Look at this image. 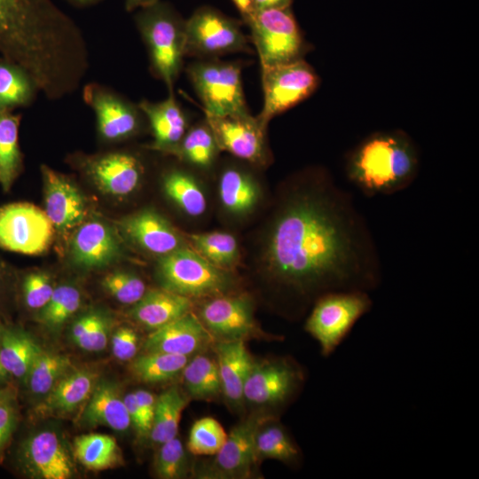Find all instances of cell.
Segmentation results:
<instances>
[{
  "label": "cell",
  "mask_w": 479,
  "mask_h": 479,
  "mask_svg": "<svg viewBox=\"0 0 479 479\" xmlns=\"http://www.w3.org/2000/svg\"><path fill=\"white\" fill-rule=\"evenodd\" d=\"M232 2L240 13L243 20L255 11L254 0H232Z\"/></svg>",
  "instance_id": "obj_53"
},
{
  "label": "cell",
  "mask_w": 479,
  "mask_h": 479,
  "mask_svg": "<svg viewBox=\"0 0 479 479\" xmlns=\"http://www.w3.org/2000/svg\"><path fill=\"white\" fill-rule=\"evenodd\" d=\"M19 418L18 395L0 404V459L13 439Z\"/></svg>",
  "instance_id": "obj_46"
},
{
  "label": "cell",
  "mask_w": 479,
  "mask_h": 479,
  "mask_svg": "<svg viewBox=\"0 0 479 479\" xmlns=\"http://www.w3.org/2000/svg\"><path fill=\"white\" fill-rule=\"evenodd\" d=\"M12 382L8 373L0 364V387L4 386ZM17 386V385H16Z\"/></svg>",
  "instance_id": "obj_57"
},
{
  "label": "cell",
  "mask_w": 479,
  "mask_h": 479,
  "mask_svg": "<svg viewBox=\"0 0 479 479\" xmlns=\"http://www.w3.org/2000/svg\"><path fill=\"white\" fill-rule=\"evenodd\" d=\"M243 21L250 29L261 67L302 59L306 43L290 6L256 10Z\"/></svg>",
  "instance_id": "obj_7"
},
{
  "label": "cell",
  "mask_w": 479,
  "mask_h": 479,
  "mask_svg": "<svg viewBox=\"0 0 479 479\" xmlns=\"http://www.w3.org/2000/svg\"><path fill=\"white\" fill-rule=\"evenodd\" d=\"M120 226L134 244L151 254L162 256L183 247L182 240L172 224L152 209L124 218Z\"/></svg>",
  "instance_id": "obj_22"
},
{
  "label": "cell",
  "mask_w": 479,
  "mask_h": 479,
  "mask_svg": "<svg viewBox=\"0 0 479 479\" xmlns=\"http://www.w3.org/2000/svg\"><path fill=\"white\" fill-rule=\"evenodd\" d=\"M139 408L143 414L145 425L151 431L154 416L156 397L145 389H137L134 391Z\"/></svg>",
  "instance_id": "obj_51"
},
{
  "label": "cell",
  "mask_w": 479,
  "mask_h": 479,
  "mask_svg": "<svg viewBox=\"0 0 479 479\" xmlns=\"http://www.w3.org/2000/svg\"><path fill=\"white\" fill-rule=\"evenodd\" d=\"M3 292V274L0 271V299Z\"/></svg>",
  "instance_id": "obj_58"
},
{
  "label": "cell",
  "mask_w": 479,
  "mask_h": 479,
  "mask_svg": "<svg viewBox=\"0 0 479 479\" xmlns=\"http://www.w3.org/2000/svg\"><path fill=\"white\" fill-rule=\"evenodd\" d=\"M73 461L63 438L53 429L27 435L14 452L16 469L34 479H70L75 475Z\"/></svg>",
  "instance_id": "obj_11"
},
{
  "label": "cell",
  "mask_w": 479,
  "mask_h": 479,
  "mask_svg": "<svg viewBox=\"0 0 479 479\" xmlns=\"http://www.w3.org/2000/svg\"><path fill=\"white\" fill-rule=\"evenodd\" d=\"M36 90L21 67L12 62L0 63V111L30 103Z\"/></svg>",
  "instance_id": "obj_40"
},
{
  "label": "cell",
  "mask_w": 479,
  "mask_h": 479,
  "mask_svg": "<svg viewBox=\"0 0 479 479\" xmlns=\"http://www.w3.org/2000/svg\"><path fill=\"white\" fill-rule=\"evenodd\" d=\"M146 45L153 75L173 91L185 55V20L168 3L159 1L135 15Z\"/></svg>",
  "instance_id": "obj_4"
},
{
  "label": "cell",
  "mask_w": 479,
  "mask_h": 479,
  "mask_svg": "<svg viewBox=\"0 0 479 479\" xmlns=\"http://www.w3.org/2000/svg\"><path fill=\"white\" fill-rule=\"evenodd\" d=\"M101 314L98 311H90L77 318L70 329L69 336L71 341L75 344L81 338L86 335L98 320Z\"/></svg>",
  "instance_id": "obj_50"
},
{
  "label": "cell",
  "mask_w": 479,
  "mask_h": 479,
  "mask_svg": "<svg viewBox=\"0 0 479 479\" xmlns=\"http://www.w3.org/2000/svg\"><path fill=\"white\" fill-rule=\"evenodd\" d=\"M304 381L302 369L291 358L253 363L244 386V400L263 406L279 407L295 396Z\"/></svg>",
  "instance_id": "obj_13"
},
{
  "label": "cell",
  "mask_w": 479,
  "mask_h": 479,
  "mask_svg": "<svg viewBox=\"0 0 479 479\" xmlns=\"http://www.w3.org/2000/svg\"><path fill=\"white\" fill-rule=\"evenodd\" d=\"M205 115L219 149L251 163H263L266 161V129L256 117L250 114Z\"/></svg>",
  "instance_id": "obj_17"
},
{
  "label": "cell",
  "mask_w": 479,
  "mask_h": 479,
  "mask_svg": "<svg viewBox=\"0 0 479 479\" xmlns=\"http://www.w3.org/2000/svg\"><path fill=\"white\" fill-rule=\"evenodd\" d=\"M372 307L373 300L368 292H329L314 302L304 329L318 342L321 354L329 357Z\"/></svg>",
  "instance_id": "obj_6"
},
{
  "label": "cell",
  "mask_w": 479,
  "mask_h": 479,
  "mask_svg": "<svg viewBox=\"0 0 479 479\" xmlns=\"http://www.w3.org/2000/svg\"><path fill=\"white\" fill-rule=\"evenodd\" d=\"M226 437L227 433L218 420L203 417L192 424L186 450L192 455L212 456L221 449Z\"/></svg>",
  "instance_id": "obj_42"
},
{
  "label": "cell",
  "mask_w": 479,
  "mask_h": 479,
  "mask_svg": "<svg viewBox=\"0 0 479 479\" xmlns=\"http://www.w3.org/2000/svg\"><path fill=\"white\" fill-rule=\"evenodd\" d=\"M121 388L116 382L98 381L80 416V421L87 427L105 426L123 432L130 427V421Z\"/></svg>",
  "instance_id": "obj_23"
},
{
  "label": "cell",
  "mask_w": 479,
  "mask_h": 479,
  "mask_svg": "<svg viewBox=\"0 0 479 479\" xmlns=\"http://www.w3.org/2000/svg\"><path fill=\"white\" fill-rule=\"evenodd\" d=\"M54 227L45 211L26 202L0 208V247L24 255H39L51 244Z\"/></svg>",
  "instance_id": "obj_12"
},
{
  "label": "cell",
  "mask_w": 479,
  "mask_h": 479,
  "mask_svg": "<svg viewBox=\"0 0 479 479\" xmlns=\"http://www.w3.org/2000/svg\"><path fill=\"white\" fill-rule=\"evenodd\" d=\"M137 106L150 124L154 137L152 148L165 152L177 145L187 131V118L173 91L162 101L144 99Z\"/></svg>",
  "instance_id": "obj_25"
},
{
  "label": "cell",
  "mask_w": 479,
  "mask_h": 479,
  "mask_svg": "<svg viewBox=\"0 0 479 479\" xmlns=\"http://www.w3.org/2000/svg\"><path fill=\"white\" fill-rule=\"evenodd\" d=\"M86 169L98 188L114 196H126L134 192L143 173L139 160L124 152L90 159Z\"/></svg>",
  "instance_id": "obj_21"
},
{
  "label": "cell",
  "mask_w": 479,
  "mask_h": 479,
  "mask_svg": "<svg viewBox=\"0 0 479 479\" xmlns=\"http://www.w3.org/2000/svg\"><path fill=\"white\" fill-rule=\"evenodd\" d=\"M192 300L164 288L151 289L130 310V318L153 331L191 311Z\"/></svg>",
  "instance_id": "obj_27"
},
{
  "label": "cell",
  "mask_w": 479,
  "mask_h": 479,
  "mask_svg": "<svg viewBox=\"0 0 479 479\" xmlns=\"http://www.w3.org/2000/svg\"><path fill=\"white\" fill-rule=\"evenodd\" d=\"M263 106L256 117L267 129L276 115L292 108L309 98L318 88L319 78L306 61L262 67Z\"/></svg>",
  "instance_id": "obj_9"
},
{
  "label": "cell",
  "mask_w": 479,
  "mask_h": 479,
  "mask_svg": "<svg viewBox=\"0 0 479 479\" xmlns=\"http://www.w3.org/2000/svg\"><path fill=\"white\" fill-rule=\"evenodd\" d=\"M420 163L419 150L406 132L377 131L349 151L344 172L356 189L373 198L407 189L418 177Z\"/></svg>",
  "instance_id": "obj_3"
},
{
  "label": "cell",
  "mask_w": 479,
  "mask_h": 479,
  "mask_svg": "<svg viewBox=\"0 0 479 479\" xmlns=\"http://www.w3.org/2000/svg\"><path fill=\"white\" fill-rule=\"evenodd\" d=\"M257 461L271 459L288 465L300 461V449L286 428L271 420L258 431L255 440Z\"/></svg>",
  "instance_id": "obj_35"
},
{
  "label": "cell",
  "mask_w": 479,
  "mask_h": 479,
  "mask_svg": "<svg viewBox=\"0 0 479 479\" xmlns=\"http://www.w3.org/2000/svg\"><path fill=\"white\" fill-rule=\"evenodd\" d=\"M75 458L87 469L106 470L123 465L121 448L114 437L103 434H86L74 440Z\"/></svg>",
  "instance_id": "obj_30"
},
{
  "label": "cell",
  "mask_w": 479,
  "mask_h": 479,
  "mask_svg": "<svg viewBox=\"0 0 479 479\" xmlns=\"http://www.w3.org/2000/svg\"><path fill=\"white\" fill-rule=\"evenodd\" d=\"M163 189L168 197L188 216H199L205 213L206 196L190 174L181 170L169 172L163 178Z\"/></svg>",
  "instance_id": "obj_37"
},
{
  "label": "cell",
  "mask_w": 479,
  "mask_h": 479,
  "mask_svg": "<svg viewBox=\"0 0 479 479\" xmlns=\"http://www.w3.org/2000/svg\"><path fill=\"white\" fill-rule=\"evenodd\" d=\"M268 278L299 301L333 291L371 293L382 280L380 252L353 195L322 168L282 188L263 247Z\"/></svg>",
  "instance_id": "obj_1"
},
{
  "label": "cell",
  "mask_w": 479,
  "mask_h": 479,
  "mask_svg": "<svg viewBox=\"0 0 479 479\" xmlns=\"http://www.w3.org/2000/svg\"><path fill=\"white\" fill-rule=\"evenodd\" d=\"M67 1L75 6L86 7V6L96 4L101 0H67Z\"/></svg>",
  "instance_id": "obj_56"
},
{
  "label": "cell",
  "mask_w": 479,
  "mask_h": 479,
  "mask_svg": "<svg viewBox=\"0 0 479 479\" xmlns=\"http://www.w3.org/2000/svg\"><path fill=\"white\" fill-rule=\"evenodd\" d=\"M188 398L177 386H172L156 397L151 441L160 445L177 436L183 411Z\"/></svg>",
  "instance_id": "obj_31"
},
{
  "label": "cell",
  "mask_w": 479,
  "mask_h": 479,
  "mask_svg": "<svg viewBox=\"0 0 479 479\" xmlns=\"http://www.w3.org/2000/svg\"><path fill=\"white\" fill-rule=\"evenodd\" d=\"M219 198L224 208L230 213L247 215L258 202L259 187L247 172L237 168H228L220 177Z\"/></svg>",
  "instance_id": "obj_29"
},
{
  "label": "cell",
  "mask_w": 479,
  "mask_h": 479,
  "mask_svg": "<svg viewBox=\"0 0 479 479\" xmlns=\"http://www.w3.org/2000/svg\"><path fill=\"white\" fill-rule=\"evenodd\" d=\"M199 318L217 342L266 336L255 322L253 303L247 295L211 297L201 305Z\"/></svg>",
  "instance_id": "obj_15"
},
{
  "label": "cell",
  "mask_w": 479,
  "mask_h": 479,
  "mask_svg": "<svg viewBox=\"0 0 479 479\" xmlns=\"http://www.w3.org/2000/svg\"><path fill=\"white\" fill-rule=\"evenodd\" d=\"M101 285L116 301L129 305L137 303L147 291L139 277L123 271L108 273L102 279Z\"/></svg>",
  "instance_id": "obj_44"
},
{
  "label": "cell",
  "mask_w": 479,
  "mask_h": 479,
  "mask_svg": "<svg viewBox=\"0 0 479 479\" xmlns=\"http://www.w3.org/2000/svg\"><path fill=\"white\" fill-rule=\"evenodd\" d=\"M121 254L117 235L109 225L98 220L82 223L71 240L72 261L82 269L107 266L115 262Z\"/></svg>",
  "instance_id": "obj_19"
},
{
  "label": "cell",
  "mask_w": 479,
  "mask_h": 479,
  "mask_svg": "<svg viewBox=\"0 0 479 479\" xmlns=\"http://www.w3.org/2000/svg\"><path fill=\"white\" fill-rule=\"evenodd\" d=\"M215 350L222 393L232 405L239 406L244 401V386L254 361L245 341L217 342Z\"/></svg>",
  "instance_id": "obj_26"
},
{
  "label": "cell",
  "mask_w": 479,
  "mask_h": 479,
  "mask_svg": "<svg viewBox=\"0 0 479 479\" xmlns=\"http://www.w3.org/2000/svg\"><path fill=\"white\" fill-rule=\"evenodd\" d=\"M191 83L204 106L214 116L249 114L244 98L241 68L238 63L216 59L187 67Z\"/></svg>",
  "instance_id": "obj_8"
},
{
  "label": "cell",
  "mask_w": 479,
  "mask_h": 479,
  "mask_svg": "<svg viewBox=\"0 0 479 479\" xmlns=\"http://www.w3.org/2000/svg\"><path fill=\"white\" fill-rule=\"evenodd\" d=\"M111 326L110 318L102 313L90 331L81 338L75 345L83 350L91 352L105 349L108 343Z\"/></svg>",
  "instance_id": "obj_48"
},
{
  "label": "cell",
  "mask_w": 479,
  "mask_h": 479,
  "mask_svg": "<svg viewBox=\"0 0 479 479\" xmlns=\"http://www.w3.org/2000/svg\"><path fill=\"white\" fill-rule=\"evenodd\" d=\"M185 55L212 58L249 51L239 21L209 6L197 9L185 20Z\"/></svg>",
  "instance_id": "obj_10"
},
{
  "label": "cell",
  "mask_w": 479,
  "mask_h": 479,
  "mask_svg": "<svg viewBox=\"0 0 479 479\" xmlns=\"http://www.w3.org/2000/svg\"><path fill=\"white\" fill-rule=\"evenodd\" d=\"M138 342L137 333L132 327L120 326L111 337L113 355L121 361H131L137 356Z\"/></svg>",
  "instance_id": "obj_47"
},
{
  "label": "cell",
  "mask_w": 479,
  "mask_h": 479,
  "mask_svg": "<svg viewBox=\"0 0 479 479\" xmlns=\"http://www.w3.org/2000/svg\"><path fill=\"white\" fill-rule=\"evenodd\" d=\"M219 149L207 121L187 130L179 143L164 153L200 168L212 164Z\"/></svg>",
  "instance_id": "obj_36"
},
{
  "label": "cell",
  "mask_w": 479,
  "mask_h": 479,
  "mask_svg": "<svg viewBox=\"0 0 479 479\" xmlns=\"http://www.w3.org/2000/svg\"><path fill=\"white\" fill-rule=\"evenodd\" d=\"M0 52L39 89L69 77L88 45L75 21L52 0H0Z\"/></svg>",
  "instance_id": "obj_2"
},
{
  "label": "cell",
  "mask_w": 479,
  "mask_h": 479,
  "mask_svg": "<svg viewBox=\"0 0 479 479\" xmlns=\"http://www.w3.org/2000/svg\"><path fill=\"white\" fill-rule=\"evenodd\" d=\"M154 457L153 469L161 479H181L188 475L187 450L177 436L161 444Z\"/></svg>",
  "instance_id": "obj_43"
},
{
  "label": "cell",
  "mask_w": 479,
  "mask_h": 479,
  "mask_svg": "<svg viewBox=\"0 0 479 479\" xmlns=\"http://www.w3.org/2000/svg\"><path fill=\"white\" fill-rule=\"evenodd\" d=\"M157 275L162 288L191 300L226 294L234 284L227 270L184 246L160 256Z\"/></svg>",
  "instance_id": "obj_5"
},
{
  "label": "cell",
  "mask_w": 479,
  "mask_h": 479,
  "mask_svg": "<svg viewBox=\"0 0 479 479\" xmlns=\"http://www.w3.org/2000/svg\"><path fill=\"white\" fill-rule=\"evenodd\" d=\"M293 0H254L255 11L282 8L291 5Z\"/></svg>",
  "instance_id": "obj_52"
},
{
  "label": "cell",
  "mask_w": 479,
  "mask_h": 479,
  "mask_svg": "<svg viewBox=\"0 0 479 479\" xmlns=\"http://www.w3.org/2000/svg\"><path fill=\"white\" fill-rule=\"evenodd\" d=\"M82 294L71 285L55 287L47 304L39 310L35 319L51 330L61 327L80 308Z\"/></svg>",
  "instance_id": "obj_41"
},
{
  "label": "cell",
  "mask_w": 479,
  "mask_h": 479,
  "mask_svg": "<svg viewBox=\"0 0 479 479\" xmlns=\"http://www.w3.org/2000/svg\"><path fill=\"white\" fill-rule=\"evenodd\" d=\"M124 403L130 418V426L133 427L137 436L140 438L149 436L150 431L145 425L134 392L128 393L124 396Z\"/></svg>",
  "instance_id": "obj_49"
},
{
  "label": "cell",
  "mask_w": 479,
  "mask_h": 479,
  "mask_svg": "<svg viewBox=\"0 0 479 479\" xmlns=\"http://www.w3.org/2000/svg\"><path fill=\"white\" fill-rule=\"evenodd\" d=\"M72 368V361L67 356L42 349L34 359L23 385L33 396L44 397Z\"/></svg>",
  "instance_id": "obj_33"
},
{
  "label": "cell",
  "mask_w": 479,
  "mask_h": 479,
  "mask_svg": "<svg viewBox=\"0 0 479 479\" xmlns=\"http://www.w3.org/2000/svg\"><path fill=\"white\" fill-rule=\"evenodd\" d=\"M45 213L53 227L65 232L80 224L86 216V203L77 187L66 177L42 167Z\"/></svg>",
  "instance_id": "obj_20"
},
{
  "label": "cell",
  "mask_w": 479,
  "mask_h": 479,
  "mask_svg": "<svg viewBox=\"0 0 479 479\" xmlns=\"http://www.w3.org/2000/svg\"><path fill=\"white\" fill-rule=\"evenodd\" d=\"M18 116L0 111V183L8 190L20 166Z\"/></svg>",
  "instance_id": "obj_39"
},
{
  "label": "cell",
  "mask_w": 479,
  "mask_h": 479,
  "mask_svg": "<svg viewBox=\"0 0 479 479\" xmlns=\"http://www.w3.org/2000/svg\"><path fill=\"white\" fill-rule=\"evenodd\" d=\"M214 339L200 318L192 311L176 318L148 334L144 352H162L191 357Z\"/></svg>",
  "instance_id": "obj_18"
},
{
  "label": "cell",
  "mask_w": 479,
  "mask_h": 479,
  "mask_svg": "<svg viewBox=\"0 0 479 479\" xmlns=\"http://www.w3.org/2000/svg\"><path fill=\"white\" fill-rule=\"evenodd\" d=\"M160 0H124V7L127 12L139 10L154 4Z\"/></svg>",
  "instance_id": "obj_54"
},
{
  "label": "cell",
  "mask_w": 479,
  "mask_h": 479,
  "mask_svg": "<svg viewBox=\"0 0 479 479\" xmlns=\"http://www.w3.org/2000/svg\"><path fill=\"white\" fill-rule=\"evenodd\" d=\"M190 357L162 352H144L130 365L132 375L139 381L156 384L170 381L182 373Z\"/></svg>",
  "instance_id": "obj_34"
},
{
  "label": "cell",
  "mask_w": 479,
  "mask_h": 479,
  "mask_svg": "<svg viewBox=\"0 0 479 479\" xmlns=\"http://www.w3.org/2000/svg\"><path fill=\"white\" fill-rule=\"evenodd\" d=\"M182 374L188 395L194 399L210 401L222 393L217 362L204 354L189 358Z\"/></svg>",
  "instance_id": "obj_32"
},
{
  "label": "cell",
  "mask_w": 479,
  "mask_h": 479,
  "mask_svg": "<svg viewBox=\"0 0 479 479\" xmlns=\"http://www.w3.org/2000/svg\"><path fill=\"white\" fill-rule=\"evenodd\" d=\"M194 250L212 264L231 269L238 262L239 246L233 235L224 232L189 235Z\"/></svg>",
  "instance_id": "obj_38"
},
{
  "label": "cell",
  "mask_w": 479,
  "mask_h": 479,
  "mask_svg": "<svg viewBox=\"0 0 479 479\" xmlns=\"http://www.w3.org/2000/svg\"><path fill=\"white\" fill-rule=\"evenodd\" d=\"M41 349L25 330L0 319V363L11 381L23 384Z\"/></svg>",
  "instance_id": "obj_28"
},
{
  "label": "cell",
  "mask_w": 479,
  "mask_h": 479,
  "mask_svg": "<svg viewBox=\"0 0 479 479\" xmlns=\"http://www.w3.org/2000/svg\"><path fill=\"white\" fill-rule=\"evenodd\" d=\"M82 97L93 110L99 136L107 141H119L137 132L143 114L137 106L98 83L83 87Z\"/></svg>",
  "instance_id": "obj_16"
},
{
  "label": "cell",
  "mask_w": 479,
  "mask_h": 479,
  "mask_svg": "<svg viewBox=\"0 0 479 479\" xmlns=\"http://www.w3.org/2000/svg\"><path fill=\"white\" fill-rule=\"evenodd\" d=\"M54 289L48 274L41 271L30 272L23 279L21 285L23 302L28 309L40 310L47 304Z\"/></svg>",
  "instance_id": "obj_45"
},
{
  "label": "cell",
  "mask_w": 479,
  "mask_h": 479,
  "mask_svg": "<svg viewBox=\"0 0 479 479\" xmlns=\"http://www.w3.org/2000/svg\"><path fill=\"white\" fill-rule=\"evenodd\" d=\"M17 395H19L18 387L12 382L0 387V404Z\"/></svg>",
  "instance_id": "obj_55"
},
{
  "label": "cell",
  "mask_w": 479,
  "mask_h": 479,
  "mask_svg": "<svg viewBox=\"0 0 479 479\" xmlns=\"http://www.w3.org/2000/svg\"><path fill=\"white\" fill-rule=\"evenodd\" d=\"M275 415L268 412L250 414L227 433L224 445L215 454V459L204 475L211 478H247L258 462L255 455V440L259 429L274 420Z\"/></svg>",
  "instance_id": "obj_14"
},
{
  "label": "cell",
  "mask_w": 479,
  "mask_h": 479,
  "mask_svg": "<svg viewBox=\"0 0 479 479\" xmlns=\"http://www.w3.org/2000/svg\"><path fill=\"white\" fill-rule=\"evenodd\" d=\"M97 381L98 373L93 370L72 368L44 396L35 412L43 415L71 413L88 400Z\"/></svg>",
  "instance_id": "obj_24"
}]
</instances>
